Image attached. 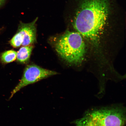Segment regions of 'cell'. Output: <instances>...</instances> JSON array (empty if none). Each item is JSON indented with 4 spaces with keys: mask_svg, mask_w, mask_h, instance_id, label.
Wrapping results in <instances>:
<instances>
[{
    "mask_svg": "<svg viewBox=\"0 0 126 126\" xmlns=\"http://www.w3.org/2000/svg\"><path fill=\"white\" fill-rule=\"evenodd\" d=\"M68 12L74 29L97 52L119 8L117 0H69Z\"/></svg>",
    "mask_w": 126,
    "mask_h": 126,
    "instance_id": "cell-1",
    "label": "cell"
},
{
    "mask_svg": "<svg viewBox=\"0 0 126 126\" xmlns=\"http://www.w3.org/2000/svg\"><path fill=\"white\" fill-rule=\"evenodd\" d=\"M126 108L122 105L94 108L72 122L75 126H125Z\"/></svg>",
    "mask_w": 126,
    "mask_h": 126,
    "instance_id": "cell-2",
    "label": "cell"
},
{
    "mask_svg": "<svg viewBox=\"0 0 126 126\" xmlns=\"http://www.w3.org/2000/svg\"><path fill=\"white\" fill-rule=\"evenodd\" d=\"M56 51L68 63L79 65L84 61L86 45L83 37L76 31H67L54 42Z\"/></svg>",
    "mask_w": 126,
    "mask_h": 126,
    "instance_id": "cell-3",
    "label": "cell"
},
{
    "mask_svg": "<svg viewBox=\"0 0 126 126\" xmlns=\"http://www.w3.org/2000/svg\"><path fill=\"white\" fill-rule=\"evenodd\" d=\"M58 74L54 71L44 69L35 65L27 66L24 71L19 82L12 91L9 99L11 98L14 94L25 87Z\"/></svg>",
    "mask_w": 126,
    "mask_h": 126,
    "instance_id": "cell-4",
    "label": "cell"
},
{
    "mask_svg": "<svg viewBox=\"0 0 126 126\" xmlns=\"http://www.w3.org/2000/svg\"><path fill=\"white\" fill-rule=\"evenodd\" d=\"M38 19L37 17L33 21L29 23H24L20 22L18 32L21 33L23 37L22 45L26 46L35 43L36 41V22Z\"/></svg>",
    "mask_w": 126,
    "mask_h": 126,
    "instance_id": "cell-5",
    "label": "cell"
},
{
    "mask_svg": "<svg viewBox=\"0 0 126 126\" xmlns=\"http://www.w3.org/2000/svg\"><path fill=\"white\" fill-rule=\"evenodd\" d=\"M33 48L32 45L24 46L17 52L16 59L19 62L25 63L29 61Z\"/></svg>",
    "mask_w": 126,
    "mask_h": 126,
    "instance_id": "cell-6",
    "label": "cell"
},
{
    "mask_svg": "<svg viewBox=\"0 0 126 126\" xmlns=\"http://www.w3.org/2000/svg\"><path fill=\"white\" fill-rule=\"evenodd\" d=\"M17 52L14 50H9L0 54V61L2 64L11 63L16 59Z\"/></svg>",
    "mask_w": 126,
    "mask_h": 126,
    "instance_id": "cell-7",
    "label": "cell"
},
{
    "mask_svg": "<svg viewBox=\"0 0 126 126\" xmlns=\"http://www.w3.org/2000/svg\"><path fill=\"white\" fill-rule=\"evenodd\" d=\"M23 39L22 34L18 32L11 39L9 43L12 47L15 48H18L22 45Z\"/></svg>",
    "mask_w": 126,
    "mask_h": 126,
    "instance_id": "cell-8",
    "label": "cell"
},
{
    "mask_svg": "<svg viewBox=\"0 0 126 126\" xmlns=\"http://www.w3.org/2000/svg\"><path fill=\"white\" fill-rule=\"evenodd\" d=\"M7 0H0V8L2 7L5 4Z\"/></svg>",
    "mask_w": 126,
    "mask_h": 126,
    "instance_id": "cell-9",
    "label": "cell"
}]
</instances>
